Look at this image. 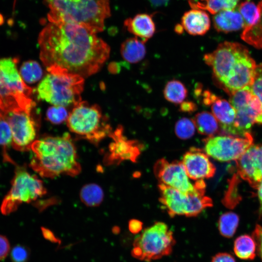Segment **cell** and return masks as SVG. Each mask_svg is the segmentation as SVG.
Masks as SVG:
<instances>
[{
  "mask_svg": "<svg viewBox=\"0 0 262 262\" xmlns=\"http://www.w3.org/2000/svg\"><path fill=\"white\" fill-rule=\"evenodd\" d=\"M70 131L80 137L98 144L113 132L107 118L97 105L81 101L74 105L66 120Z\"/></svg>",
  "mask_w": 262,
  "mask_h": 262,
  "instance_id": "5",
  "label": "cell"
},
{
  "mask_svg": "<svg viewBox=\"0 0 262 262\" xmlns=\"http://www.w3.org/2000/svg\"><path fill=\"white\" fill-rule=\"evenodd\" d=\"M154 173L160 183L189 194L205 191L203 180L193 184L180 162H169L165 159L158 160L154 166Z\"/></svg>",
  "mask_w": 262,
  "mask_h": 262,
  "instance_id": "13",
  "label": "cell"
},
{
  "mask_svg": "<svg viewBox=\"0 0 262 262\" xmlns=\"http://www.w3.org/2000/svg\"><path fill=\"white\" fill-rule=\"evenodd\" d=\"M37 88L38 99L54 106L74 105L81 101L83 78L59 70L49 71Z\"/></svg>",
  "mask_w": 262,
  "mask_h": 262,
  "instance_id": "4",
  "label": "cell"
},
{
  "mask_svg": "<svg viewBox=\"0 0 262 262\" xmlns=\"http://www.w3.org/2000/svg\"><path fill=\"white\" fill-rule=\"evenodd\" d=\"M69 114L63 106H54L47 110L46 117L48 120L55 124H61L67 120Z\"/></svg>",
  "mask_w": 262,
  "mask_h": 262,
  "instance_id": "35",
  "label": "cell"
},
{
  "mask_svg": "<svg viewBox=\"0 0 262 262\" xmlns=\"http://www.w3.org/2000/svg\"><path fill=\"white\" fill-rule=\"evenodd\" d=\"M120 52L125 61L131 64L137 63L146 54L145 42L137 37L128 38L122 44Z\"/></svg>",
  "mask_w": 262,
  "mask_h": 262,
  "instance_id": "22",
  "label": "cell"
},
{
  "mask_svg": "<svg viewBox=\"0 0 262 262\" xmlns=\"http://www.w3.org/2000/svg\"><path fill=\"white\" fill-rule=\"evenodd\" d=\"M158 187L159 200L171 217L177 215L196 216L213 206L212 199L205 196V191L186 194L161 183Z\"/></svg>",
  "mask_w": 262,
  "mask_h": 262,
  "instance_id": "10",
  "label": "cell"
},
{
  "mask_svg": "<svg viewBox=\"0 0 262 262\" xmlns=\"http://www.w3.org/2000/svg\"><path fill=\"white\" fill-rule=\"evenodd\" d=\"M50 11L49 22L65 21L84 26L95 33L102 32L110 16L109 0H44Z\"/></svg>",
  "mask_w": 262,
  "mask_h": 262,
  "instance_id": "3",
  "label": "cell"
},
{
  "mask_svg": "<svg viewBox=\"0 0 262 262\" xmlns=\"http://www.w3.org/2000/svg\"><path fill=\"white\" fill-rule=\"evenodd\" d=\"M11 184L0 207L1 212L4 215L15 212L23 203L36 201L47 193L41 180L30 173L24 166L16 165Z\"/></svg>",
  "mask_w": 262,
  "mask_h": 262,
  "instance_id": "8",
  "label": "cell"
},
{
  "mask_svg": "<svg viewBox=\"0 0 262 262\" xmlns=\"http://www.w3.org/2000/svg\"><path fill=\"white\" fill-rule=\"evenodd\" d=\"M163 94L167 101L179 104L187 98L188 90L181 82L177 80H172L165 84Z\"/></svg>",
  "mask_w": 262,
  "mask_h": 262,
  "instance_id": "27",
  "label": "cell"
},
{
  "mask_svg": "<svg viewBox=\"0 0 262 262\" xmlns=\"http://www.w3.org/2000/svg\"><path fill=\"white\" fill-rule=\"evenodd\" d=\"M239 0H188L192 9L206 10L212 14L222 11L233 10Z\"/></svg>",
  "mask_w": 262,
  "mask_h": 262,
  "instance_id": "25",
  "label": "cell"
},
{
  "mask_svg": "<svg viewBox=\"0 0 262 262\" xmlns=\"http://www.w3.org/2000/svg\"><path fill=\"white\" fill-rule=\"evenodd\" d=\"M10 251V244L7 238L0 235V261L4 260Z\"/></svg>",
  "mask_w": 262,
  "mask_h": 262,
  "instance_id": "40",
  "label": "cell"
},
{
  "mask_svg": "<svg viewBox=\"0 0 262 262\" xmlns=\"http://www.w3.org/2000/svg\"><path fill=\"white\" fill-rule=\"evenodd\" d=\"M4 22V18L2 15L0 14V25L2 24Z\"/></svg>",
  "mask_w": 262,
  "mask_h": 262,
  "instance_id": "50",
  "label": "cell"
},
{
  "mask_svg": "<svg viewBox=\"0 0 262 262\" xmlns=\"http://www.w3.org/2000/svg\"><path fill=\"white\" fill-rule=\"evenodd\" d=\"M236 163L240 177L257 188L262 180V145H252Z\"/></svg>",
  "mask_w": 262,
  "mask_h": 262,
  "instance_id": "15",
  "label": "cell"
},
{
  "mask_svg": "<svg viewBox=\"0 0 262 262\" xmlns=\"http://www.w3.org/2000/svg\"><path fill=\"white\" fill-rule=\"evenodd\" d=\"M255 122L259 124H262V113L257 116Z\"/></svg>",
  "mask_w": 262,
  "mask_h": 262,
  "instance_id": "49",
  "label": "cell"
},
{
  "mask_svg": "<svg viewBox=\"0 0 262 262\" xmlns=\"http://www.w3.org/2000/svg\"><path fill=\"white\" fill-rule=\"evenodd\" d=\"M143 223L137 219H131L129 222V229L133 234L140 233L142 230Z\"/></svg>",
  "mask_w": 262,
  "mask_h": 262,
  "instance_id": "43",
  "label": "cell"
},
{
  "mask_svg": "<svg viewBox=\"0 0 262 262\" xmlns=\"http://www.w3.org/2000/svg\"><path fill=\"white\" fill-rule=\"evenodd\" d=\"M211 262H236L234 258L230 254L220 252L216 254L212 259Z\"/></svg>",
  "mask_w": 262,
  "mask_h": 262,
  "instance_id": "41",
  "label": "cell"
},
{
  "mask_svg": "<svg viewBox=\"0 0 262 262\" xmlns=\"http://www.w3.org/2000/svg\"><path fill=\"white\" fill-rule=\"evenodd\" d=\"M110 137L113 140L106 155L105 161L109 164L119 163L124 160L135 162L141 153L142 145L137 141L128 140L123 134L122 126L118 127Z\"/></svg>",
  "mask_w": 262,
  "mask_h": 262,
  "instance_id": "14",
  "label": "cell"
},
{
  "mask_svg": "<svg viewBox=\"0 0 262 262\" xmlns=\"http://www.w3.org/2000/svg\"><path fill=\"white\" fill-rule=\"evenodd\" d=\"M42 231L43 234L46 239L52 242H57V241H59L56 239L53 233L49 229L42 228Z\"/></svg>",
  "mask_w": 262,
  "mask_h": 262,
  "instance_id": "44",
  "label": "cell"
},
{
  "mask_svg": "<svg viewBox=\"0 0 262 262\" xmlns=\"http://www.w3.org/2000/svg\"><path fill=\"white\" fill-rule=\"evenodd\" d=\"M238 11L244 20L245 26L249 24L256 17L258 8L257 5L253 2L246 1L240 4Z\"/></svg>",
  "mask_w": 262,
  "mask_h": 262,
  "instance_id": "36",
  "label": "cell"
},
{
  "mask_svg": "<svg viewBox=\"0 0 262 262\" xmlns=\"http://www.w3.org/2000/svg\"><path fill=\"white\" fill-rule=\"evenodd\" d=\"M190 179L195 180L213 177L215 167L201 149L192 147L184 154L181 162Z\"/></svg>",
  "mask_w": 262,
  "mask_h": 262,
  "instance_id": "16",
  "label": "cell"
},
{
  "mask_svg": "<svg viewBox=\"0 0 262 262\" xmlns=\"http://www.w3.org/2000/svg\"><path fill=\"white\" fill-rule=\"evenodd\" d=\"M19 73L23 81L28 83H33L38 81L43 75L42 69L38 63L29 60L21 65Z\"/></svg>",
  "mask_w": 262,
  "mask_h": 262,
  "instance_id": "30",
  "label": "cell"
},
{
  "mask_svg": "<svg viewBox=\"0 0 262 262\" xmlns=\"http://www.w3.org/2000/svg\"><path fill=\"white\" fill-rule=\"evenodd\" d=\"M183 28L181 24H178L175 27V31L176 33L181 34L183 32Z\"/></svg>",
  "mask_w": 262,
  "mask_h": 262,
  "instance_id": "48",
  "label": "cell"
},
{
  "mask_svg": "<svg viewBox=\"0 0 262 262\" xmlns=\"http://www.w3.org/2000/svg\"><path fill=\"white\" fill-rule=\"evenodd\" d=\"M12 141L13 135L10 125L6 121L0 119V146L3 149V158L6 162L15 164L6 151L7 148L12 145Z\"/></svg>",
  "mask_w": 262,
  "mask_h": 262,
  "instance_id": "32",
  "label": "cell"
},
{
  "mask_svg": "<svg viewBox=\"0 0 262 262\" xmlns=\"http://www.w3.org/2000/svg\"><path fill=\"white\" fill-rule=\"evenodd\" d=\"M250 132L243 136L220 135L208 137L204 140V152L220 162L236 160L252 145Z\"/></svg>",
  "mask_w": 262,
  "mask_h": 262,
  "instance_id": "12",
  "label": "cell"
},
{
  "mask_svg": "<svg viewBox=\"0 0 262 262\" xmlns=\"http://www.w3.org/2000/svg\"><path fill=\"white\" fill-rule=\"evenodd\" d=\"M233 251L239 258L245 260H253L257 254L255 241L248 234L238 237L234 242Z\"/></svg>",
  "mask_w": 262,
  "mask_h": 262,
  "instance_id": "26",
  "label": "cell"
},
{
  "mask_svg": "<svg viewBox=\"0 0 262 262\" xmlns=\"http://www.w3.org/2000/svg\"><path fill=\"white\" fill-rule=\"evenodd\" d=\"M258 12L256 17L248 25L244 27L242 39L257 49L262 48V1L257 5Z\"/></svg>",
  "mask_w": 262,
  "mask_h": 262,
  "instance_id": "21",
  "label": "cell"
},
{
  "mask_svg": "<svg viewBox=\"0 0 262 262\" xmlns=\"http://www.w3.org/2000/svg\"><path fill=\"white\" fill-rule=\"evenodd\" d=\"M258 196L260 202V208L259 210V217L261 219L262 218V180L259 184L258 187Z\"/></svg>",
  "mask_w": 262,
  "mask_h": 262,
  "instance_id": "45",
  "label": "cell"
},
{
  "mask_svg": "<svg viewBox=\"0 0 262 262\" xmlns=\"http://www.w3.org/2000/svg\"><path fill=\"white\" fill-rule=\"evenodd\" d=\"M213 23L217 32L225 33L238 31L245 27L242 15L235 9L217 13L213 17Z\"/></svg>",
  "mask_w": 262,
  "mask_h": 262,
  "instance_id": "20",
  "label": "cell"
},
{
  "mask_svg": "<svg viewBox=\"0 0 262 262\" xmlns=\"http://www.w3.org/2000/svg\"><path fill=\"white\" fill-rule=\"evenodd\" d=\"M212 114L220 126V135H234L236 111L230 103L219 97L211 105Z\"/></svg>",
  "mask_w": 262,
  "mask_h": 262,
  "instance_id": "17",
  "label": "cell"
},
{
  "mask_svg": "<svg viewBox=\"0 0 262 262\" xmlns=\"http://www.w3.org/2000/svg\"><path fill=\"white\" fill-rule=\"evenodd\" d=\"M124 26L131 33L145 43L155 33V25L152 16L147 14H138L124 21Z\"/></svg>",
  "mask_w": 262,
  "mask_h": 262,
  "instance_id": "19",
  "label": "cell"
},
{
  "mask_svg": "<svg viewBox=\"0 0 262 262\" xmlns=\"http://www.w3.org/2000/svg\"><path fill=\"white\" fill-rule=\"evenodd\" d=\"M30 255L29 248L22 245H16L14 246L10 253V258L12 262H27Z\"/></svg>",
  "mask_w": 262,
  "mask_h": 262,
  "instance_id": "37",
  "label": "cell"
},
{
  "mask_svg": "<svg viewBox=\"0 0 262 262\" xmlns=\"http://www.w3.org/2000/svg\"><path fill=\"white\" fill-rule=\"evenodd\" d=\"M239 222L238 215L233 212H227L219 217L218 227L219 232L223 237L230 238L235 234Z\"/></svg>",
  "mask_w": 262,
  "mask_h": 262,
  "instance_id": "29",
  "label": "cell"
},
{
  "mask_svg": "<svg viewBox=\"0 0 262 262\" xmlns=\"http://www.w3.org/2000/svg\"><path fill=\"white\" fill-rule=\"evenodd\" d=\"M235 111L236 117L234 122V135L243 136L246 133L249 132V130L255 123L256 118L259 114L250 106Z\"/></svg>",
  "mask_w": 262,
  "mask_h": 262,
  "instance_id": "23",
  "label": "cell"
},
{
  "mask_svg": "<svg viewBox=\"0 0 262 262\" xmlns=\"http://www.w3.org/2000/svg\"><path fill=\"white\" fill-rule=\"evenodd\" d=\"M181 25L191 35H203L209 30L211 21L208 14L204 10L193 9L184 13Z\"/></svg>",
  "mask_w": 262,
  "mask_h": 262,
  "instance_id": "18",
  "label": "cell"
},
{
  "mask_svg": "<svg viewBox=\"0 0 262 262\" xmlns=\"http://www.w3.org/2000/svg\"><path fill=\"white\" fill-rule=\"evenodd\" d=\"M18 58L0 60V109L13 110L31 105L32 89L22 79L18 71Z\"/></svg>",
  "mask_w": 262,
  "mask_h": 262,
  "instance_id": "6",
  "label": "cell"
},
{
  "mask_svg": "<svg viewBox=\"0 0 262 262\" xmlns=\"http://www.w3.org/2000/svg\"><path fill=\"white\" fill-rule=\"evenodd\" d=\"M195 130L196 126L193 119L187 117L178 120L175 126V132L177 136L183 140L191 138Z\"/></svg>",
  "mask_w": 262,
  "mask_h": 262,
  "instance_id": "33",
  "label": "cell"
},
{
  "mask_svg": "<svg viewBox=\"0 0 262 262\" xmlns=\"http://www.w3.org/2000/svg\"><path fill=\"white\" fill-rule=\"evenodd\" d=\"M175 243L173 232L168 226L157 221L135 238L131 255L138 260L151 262L170 255Z\"/></svg>",
  "mask_w": 262,
  "mask_h": 262,
  "instance_id": "7",
  "label": "cell"
},
{
  "mask_svg": "<svg viewBox=\"0 0 262 262\" xmlns=\"http://www.w3.org/2000/svg\"><path fill=\"white\" fill-rule=\"evenodd\" d=\"M82 201L89 207L98 206L102 202L104 194L101 188L96 184H88L81 189L80 194Z\"/></svg>",
  "mask_w": 262,
  "mask_h": 262,
  "instance_id": "28",
  "label": "cell"
},
{
  "mask_svg": "<svg viewBox=\"0 0 262 262\" xmlns=\"http://www.w3.org/2000/svg\"><path fill=\"white\" fill-rule=\"evenodd\" d=\"M250 87L252 93L259 98L262 104V64L256 66L254 81Z\"/></svg>",
  "mask_w": 262,
  "mask_h": 262,
  "instance_id": "38",
  "label": "cell"
},
{
  "mask_svg": "<svg viewBox=\"0 0 262 262\" xmlns=\"http://www.w3.org/2000/svg\"><path fill=\"white\" fill-rule=\"evenodd\" d=\"M197 109L196 104L192 101H184L180 104L179 110L183 113L191 114Z\"/></svg>",
  "mask_w": 262,
  "mask_h": 262,
  "instance_id": "42",
  "label": "cell"
},
{
  "mask_svg": "<svg viewBox=\"0 0 262 262\" xmlns=\"http://www.w3.org/2000/svg\"><path fill=\"white\" fill-rule=\"evenodd\" d=\"M238 180L236 175H234L230 180L228 190L223 200V204L227 208L233 209L240 200L237 192V184Z\"/></svg>",
  "mask_w": 262,
  "mask_h": 262,
  "instance_id": "34",
  "label": "cell"
},
{
  "mask_svg": "<svg viewBox=\"0 0 262 262\" xmlns=\"http://www.w3.org/2000/svg\"><path fill=\"white\" fill-rule=\"evenodd\" d=\"M199 133L208 137L219 133V124L213 114L207 111L197 113L193 119Z\"/></svg>",
  "mask_w": 262,
  "mask_h": 262,
  "instance_id": "24",
  "label": "cell"
},
{
  "mask_svg": "<svg viewBox=\"0 0 262 262\" xmlns=\"http://www.w3.org/2000/svg\"><path fill=\"white\" fill-rule=\"evenodd\" d=\"M229 102L235 110L250 106V102L253 96L250 86H247L229 94Z\"/></svg>",
  "mask_w": 262,
  "mask_h": 262,
  "instance_id": "31",
  "label": "cell"
},
{
  "mask_svg": "<svg viewBox=\"0 0 262 262\" xmlns=\"http://www.w3.org/2000/svg\"><path fill=\"white\" fill-rule=\"evenodd\" d=\"M252 236L256 243L257 253L262 260V227L257 225Z\"/></svg>",
  "mask_w": 262,
  "mask_h": 262,
  "instance_id": "39",
  "label": "cell"
},
{
  "mask_svg": "<svg viewBox=\"0 0 262 262\" xmlns=\"http://www.w3.org/2000/svg\"><path fill=\"white\" fill-rule=\"evenodd\" d=\"M152 7L157 8L166 6L170 0H148Z\"/></svg>",
  "mask_w": 262,
  "mask_h": 262,
  "instance_id": "46",
  "label": "cell"
},
{
  "mask_svg": "<svg viewBox=\"0 0 262 262\" xmlns=\"http://www.w3.org/2000/svg\"><path fill=\"white\" fill-rule=\"evenodd\" d=\"M33 111L0 112V119L6 121L11 127L13 135L12 146L17 150H31L32 145L37 139L39 122Z\"/></svg>",
  "mask_w": 262,
  "mask_h": 262,
  "instance_id": "11",
  "label": "cell"
},
{
  "mask_svg": "<svg viewBox=\"0 0 262 262\" xmlns=\"http://www.w3.org/2000/svg\"><path fill=\"white\" fill-rule=\"evenodd\" d=\"M120 68L121 67L118 63L114 62L110 65L109 69L111 72L113 73H116L120 71Z\"/></svg>",
  "mask_w": 262,
  "mask_h": 262,
  "instance_id": "47",
  "label": "cell"
},
{
  "mask_svg": "<svg viewBox=\"0 0 262 262\" xmlns=\"http://www.w3.org/2000/svg\"><path fill=\"white\" fill-rule=\"evenodd\" d=\"M38 40L40 58L48 71L87 77L98 71L110 54L109 46L96 33L74 23L49 22Z\"/></svg>",
  "mask_w": 262,
  "mask_h": 262,
  "instance_id": "1",
  "label": "cell"
},
{
  "mask_svg": "<svg viewBox=\"0 0 262 262\" xmlns=\"http://www.w3.org/2000/svg\"><path fill=\"white\" fill-rule=\"evenodd\" d=\"M31 149L33 155L30 166L41 177L75 176L81 171L76 147L68 133L37 139Z\"/></svg>",
  "mask_w": 262,
  "mask_h": 262,
  "instance_id": "2",
  "label": "cell"
},
{
  "mask_svg": "<svg viewBox=\"0 0 262 262\" xmlns=\"http://www.w3.org/2000/svg\"><path fill=\"white\" fill-rule=\"evenodd\" d=\"M249 55L247 49L241 44L224 42L213 52L205 54L204 61L212 68L215 81L221 87Z\"/></svg>",
  "mask_w": 262,
  "mask_h": 262,
  "instance_id": "9",
  "label": "cell"
}]
</instances>
